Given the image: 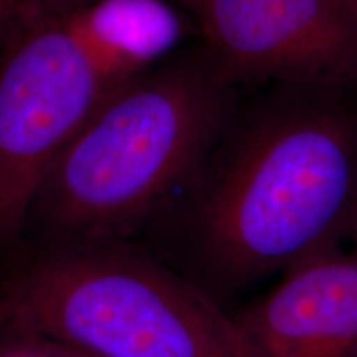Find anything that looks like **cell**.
Wrapping results in <instances>:
<instances>
[{"instance_id":"1","label":"cell","mask_w":357,"mask_h":357,"mask_svg":"<svg viewBox=\"0 0 357 357\" xmlns=\"http://www.w3.org/2000/svg\"><path fill=\"white\" fill-rule=\"evenodd\" d=\"M291 91L229 121L136 238L220 303L354 231L357 109L339 91Z\"/></svg>"},{"instance_id":"2","label":"cell","mask_w":357,"mask_h":357,"mask_svg":"<svg viewBox=\"0 0 357 357\" xmlns=\"http://www.w3.org/2000/svg\"><path fill=\"white\" fill-rule=\"evenodd\" d=\"M230 86L205 53L114 89L45 177L20 250L137 238L211 154L229 124Z\"/></svg>"},{"instance_id":"3","label":"cell","mask_w":357,"mask_h":357,"mask_svg":"<svg viewBox=\"0 0 357 357\" xmlns=\"http://www.w3.org/2000/svg\"><path fill=\"white\" fill-rule=\"evenodd\" d=\"M0 333L95 357H260L234 312L136 238L20 250Z\"/></svg>"},{"instance_id":"4","label":"cell","mask_w":357,"mask_h":357,"mask_svg":"<svg viewBox=\"0 0 357 357\" xmlns=\"http://www.w3.org/2000/svg\"><path fill=\"white\" fill-rule=\"evenodd\" d=\"M0 38V261L7 265L58 155L119 86L79 42L66 6L20 0Z\"/></svg>"},{"instance_id":"5","label":"cell","mask_w":357,"mask_h":357,"mask_svg":"<svg viewBox=\"0 0 357 357\" xmlns=\"http://www.w3.org/2000/svg\"><path fill=\"white\" fill-rule=\"evenodd\" d=\"M194 17L231 84L357 89V0H199Z\"/></svg>"},{"instance_id":"6","label":"cell","mask_w":357,"mask_h":357,"mask_svg":"<svg viewBox=\"0 0 357 357\" xmlns=\"http://www.w3.org/2000/svg\"><path fill=\"white\" fill-rule=\"evenodd\" d=\"M234 314L260 357H357V253L310 258Z\"/></svg>"},{"instance_id":"7","label":"cell","mask_w":357,"mask_h":357,"mask_svg":"<svg viewBox=\"0 0 357 357\" xmlns=\"http://www.w3.org/2000/svg\"><path fill=\"white\" fill-rule=\"evenodd\" d=\"M66 15L116 86L162 61L184 35L182 17L167 0H78L66 3Z\"/></svg>"},{"instance_id":"8","label":"cell","mask_w":357,"mask_h":357,"mask_svg":"<svg viewBox=\"0 0 357 357\" xmlns=\"http://www.w3.org/2000/svg\"><path fill=\"white\" fill-rule=\"evenodd\" d=\"M0 357H55L32 339L0 333Z\"/></svg>"},{"instance_id":"9","label":"cell","mask_w":357,"mask_h":357,"mask_svg":"<svg viewBox=\"0 0 357 357\" xmlns=\"http://www.w3.org/2000/svg\"><path fill=\"white\" fill-rule=\"evenodd\" d=\"M33 341V339H32ZM38 342V341H37ZM42 344L48 352H52L55 357H95L91 354H86V352L73 349V347H65V346H56V344H47V342H38Z\"/></svg>"},{"instance_id":"10","label":"cell","mask_w":357,"mask_h":357,"mask_svg":"<svg viewBox=\"0 0 357 357\" xmlns=\"http://www.w3.org/2000/svg\"><path fill=\"white\" fill-rule=\"evenodd\" d=\"M19 2L20 0H0V30H2V26L6 25L7 19L10 17L13 8H15V6Z\"/></svg>"},{"instance_id":"11","label":"cell","mask_w":357,"mask_h":357,"mask_svg":"<svg viewBox=\"0 0 357 357\" xmlns=\"http://www.w3.org/2000/svg\"><path fill=\"white\" fill-rule=\"evenodd\" d=\"M176 2L181 3L182 7H185L187 10L192 13L195 12V8H197V6H199V0H176Z\"/></svg>"},{"instance_id":"12","label":"cell","mask_w":357,"mask_h":357,"mask_svg":"<svg viewBox=\"0 0 357 357\" xmlns=\"http://www.w3.org/2000/svg\"><path fill=\"white\" fill-rule=\"evenodd\" d=\"M352 238H354V242H356V250H354V252L357 253V217H356V223H354V231H352Z\"/></svg>"},{"instance_id":"13","label":"cell","mask_w":357,"mask_h":357,"mask_svg":"<svg viewBox=\"0 0 357 357\" xmlns=\"http://www.w3.org/2000/svg\"><path fill=\"white\" fill-rule=\"evenodd\" d=\"M0 319H3V311H2V306H0Z\"/></svg>"},{"instance_id":"14","label":"cell","mask_w":357,"mask_h":357,"mask_svg":"<svg viewBox=\"0 0 357 357\" xmlns=\"http://www.w3.org/2000/svg\"><path fill=\"white\" fill-rule=\"evenodd\" d=\"M2 324H3V319H0V329H2Z\"/></svg>"}]
</instances>
